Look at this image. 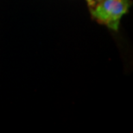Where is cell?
<instances>
[{"label": "cell", "instance_id": "cell-1", "mask_svg": "<svg viewBox=\"0 0 133 133\" xmlns=\"http://www.w3.org/2000/svg\"><path fill=\"white\" fill-rule=\"evenodd\" d=\"M130 4L129 0H100L91 9V13L101 24L118 30L119 21L128 11Z\"/></svg>", "mask_w": 133, "mask_h": 133}, {"label": "cell", "instance_id": "cell-2", "mask_svg": "<svg viewBox=\"0 0 133 133\" xmlns=\"http://www.w3.org/2000/svg\"><path fill=\"white\" fill-rule=\"evenodd\" d=\"M96 1H100V0H96Z\"/></svg>", "mask_w": 133, "mask_h": 133}]
</instances>
